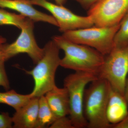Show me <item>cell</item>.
Masks as SVG:
<instances>
[{"mask_svg":"<svg viewBox=\"0 0 128 128\" xmlns=\"http://www.w3.org/2000/svg\"><path fill=\"white\" fill-rule=\"evenodd\" d=\"M52 40L64 53V58L60 59V66L97 76L104 62L103 54L89 46L73 42L62 35L54 36Z\"/></svg>","mask_w":128,"mask_h":128,"instance_id":"6da1fadb","label":"cell"},{"mask_svg":"<svg viewBox=\"0 0 128 128\" xmlns=\"http://www.w3.org/2000/svg\"><path fill=\"white\" fill-rule=\"evenodd\" d=\"M111 88L106 80L98 78L91 82L86 89L83 112L87 121V128H112L106 116Z\"/></svg>","mask_w":128,"mask_h":128,"instance_id":"7a4b0ae2","label":"cell"},{"mask_svg":"<svg viewBox=\"0 0 128 128\" xmlns=\"http://www.w3.org/2000/svg\"><path fill=\"white\" fill-rule=\"evenodd\" d=\"M44 56L34 68L24 71L32 76L34 82L32 91L30 93L32 98H39L56 86V73L60 66L59 48L53 40L48 41L44 48Z\"/></svg>","mask_w":128,"mask_h":128,"instance_id":"3957f363","label":"cell"},{"mask_svg":"<svg viewBox=\"0 0 128 128\" xmlns=\"http://www.w3.org/2000/svg\"><path fill=\"white\" fill-rule=\"evenodd\" d=\"M98 78L93 73L75 72L64 80V87L68 93L70 118L74 128H87V121L83 112V104L86 87Z\"/></svg>","mask_w":128,"mask_h":128,"instance_id":"277c9868","label":"cell"},{"mask_svg":"<svg viewBox=\"0 0 128 128\" xmlns=\"http://www.w3.org/2000/svg\"><path fill=\"white\" fill-rule=\"evenodd\" d=\"M120 25V23L111 26H94L68 31L62 35L73 42L93 48L105 56L114 48V35Z\"/></svg>","mask_w":128,"mask_h":128,"instance_id":"5b68a950","label":"cell"},{"mask_svg":"<svg viewBox=\"0 0 128 128\" xmlns=\"http://www.w3.org/2000/svg\"><path fill=\"white\" fill-rule=\"evenodd\" d=\"M128 73V45L114 47L104 56V62L97 74L106 80L112 89L124 96Z\"/></svg>","mask_w":128,"mask_h":128,"instance_id":"8992f818","label":"cell"},{"mask_svg":"<svg viewBox=\"0 0 128 128\" xmlns=\"http://www.w3.org/2000/svg\"><path fill=\"white\" fill-rule=\"evenodd\" d=\"M34 21L27 18L21 28V32L16 40L4 46L5 59L7 60L22 53L26 54L34 64L44 56V50L38 46L34 38Z\"/></svg>","mask_w":128,"mask_h":128,"instance_id":"52a82bcc","label":"cell"},{"mask_svg":"<svg viewBox=\"0 0 128 128\" xmlns=\"http://www.w3.org/2000/svg\"><path fill=\"white\" fill-rule=\"evenodd\" d=\"M128 12V0H100L89 8L88 16L94 26L108 27L120 23Z\"/></svg>","mask_w":128,"mask_h":128,"instance_id":"ba28073f","label":"cell"},{"mask_svg":"<svg viewBox=\"0 0 128 128\" xmlns=\"http://www.w3.org/2000/svg\"><path fill=\"white\" fill-rule=\"evenodd\" d=\"M33 5L43 8L51 13L56 20L61 32L91 27L94 26L91 18L78 16L64 6L54 4L48 0H30Z\"/></svg>","mask_w":128,"mask_h":128,"instance_id":"9c48e42d","label":"cell"},{"mask_svg":"<svg viewBox=\"0 0 128 128\" xmlns=\"http://www.w3.org/2000/svg\"><path fill=\"white\" fill-rule=\"evenodd\" d=\"M0 8L16 11L34 22H44L58 26L56 20L52 16L35 9L30 0H0Z\"/></svg>","mask_w":128,"mask_h":128,"instance_id":"30bf717a","label":"cell"},{"mask_svg":"<svg viewBox=\"0 0 128 128\" xmlns=\"http://www.w3.org/2000/svg\"><path fill=\"white\" fill-rule=\"evenodd\" d=\"M39 98L33 97L16 110L12 118L13 128H35L38 119Z\"/></svg>","mask_w":128,"mask_h":128,"instance_id":"8fae6325","label":"cell"},{"mask_svg":"<svg viewBox=\"0 0 128 128\" xmlns=\"http://www.w3.org/2000/svg\"><path fill=\"white\" fill-rule=\"evenodd\" d=\"M44 96L56 119L70 114V99L65 88H59L56 86Z\"/></svg>","mask_w":128,"mask_h":128,"instance_id":"7c38bea8","label":"cell"},{"mask_svg":"<svg viewBox=\"0 0 128 128\" xmlns=\"http://www.w3.org/2000/svg\"><path fill=\"white\" fill-rule=\"evenodd\" d=\"M128 108L124 96L112 87L106 110L109 122L113 125L123 120L128 114Z\"/></svg>","mask_w":128,"mask_h":128,"instance_id":"4fadbf2b","label":"cell"},{"mask_svg":"<svg viewBox=\"0 0 128 128\" xmlns=\"http://www.w3.org/2000/svg\"><path fill=\"white\" fill-rule=\"evenodd\" d=\"M56 117L48 103L45 96L39 97L38 119L35 128L50 127L54 122Z\"/></svg>","mask_w":128,"mask_h":128,"instance_id":"5bb4252c","label":"cell"},{"mask_svg":"<svg viewBox=\"0 0 128 128\" xmlns=\"http://www.w3.org/2000/svg\"><path fill=\"white\" fill-rule=\"evenodd\" d=\"M30 94L23 95L18 94L14 90L0 92V104L9 105L15 109H18L25 105L32 98Z\"/></svg>","mask_w":128,"mask_h":128,"instance_id":"9a60e30c","label":"cell"},{"mask_svg":"<svg viewBox=\"0 0 128 128\" xmlns=\"http://www.w3.org/2000/svg\"><path fill=\"white\" fill-rule=\"evenodd\" d=\"M26 18L21 14L9 12L0 8V25H12L20 29Z\"/></svg>","mask_w":128,"mask_h":128,"instance_id":"2e32d148","label":"cell"},{"mask_svg":"<svg viewBox=\"0 0 128 128\" xmlns=\"http://www.w3.org/2000/svg\"><path fill=\"white\" fill-rule=\"evenodd\" d=\"M114 47L121 48L128 45V12L120 22V27L114 35Z\"/></svg>","mask_w":128,"mask_h":128,"instance_id":"e0dca14e","label":"cell"},{"mask_svg":"<svg viewBox=\"0 0 128 128\" xmlns=\"http://www.w3.org/2000/svg\"><path fill=\"white\" fill-rule=\"evenodd\" d=\"M5 62L4 60H0V86L7 91L10 89V85L5 68Z\"/></svg>","mask_w":128,"mask_h":128,"instance_id":"ac0fdd59","label":"cell"},{"mask_svg":"<svg viewBox=\"0 0 128 128\" xmlns=\"http://www.w3.org/2000/svg\"><path fill=\"white\" fill-rule=\"evenodd\" d=\"M49 128H74V127L70 117L65 116L57 118Z\"/></svg>","mask_w":128,"mask_h":128,"instance_id":"d6986e66","label":"cell"},{"mask_svg":"<svg viewBox=\"0 0 128 128\" xmlns=\"http://www.w3.org/2000/svg\"><path fill=\"white\" fill-rule=\"evenodd\" d=\"M13 128L12 118L8 112L0 113V128Z\"/></svg>","mask_w":128,"mask_h":128,"instance_id":"ffe728a7","label":"cell"},{"mask_svg":"<svg viewBox=\"0 0 128 128\" xmlns=\"http://www.w3.org/2000/svg\"><path fill=\"white\" fill-rule=\"evenodd\" d=\"M80 5L84 9L88 10L94 4L100 0H73Z\"/></svg>","mask_w":128,"mask_h":128,"instance_id":"44dd1931","label":"cell"},{"mask_svg":"<svg viewBox=\"0 0 128 128\" xmlns=\"http://www.w3.org/2000/svg\"><path fill=\"white\" fill-rule=\"evenodd\" d=\"M112 128H128V114L126 118L121 122L112 125Z\"/></svg>","mask_w":128,"mask_h":128,"instance_id":"7402d4cb","label":"cell"},{"mask_svg":"<svg viewBox=\"0 0 128 128\" xmlns=\"http://www.w3.org/2000/svg\"><path fill=\"white\" fill-rule=\"evenodd\" d=\"M5 44L0 46V60H4L6 61L5 59V52H4V46Z\"/></svg>","mask_w":128,"mask_h":128,"instance_id":"603a6c76","label":"cell"},{"mask_svg":"<svg viewBox=\"0 0 128 128\" xmlns=\"http://www.w3.org/2000/svg\"><path fill=\"white\" fill-rule=\"evenodd\" d=\"M124 96L125 98L128 106V78L126 80Z\"/></svg>","mask_w":128,"mask_h":128,"instance_id":"cb8c5ba5","label":"cell"},{"mask_svg":"<svg viewBox=\"0 0 128 128\" xmlns=\"http://www.w3.org/2000/svg\"><path fill=\"white\" fill-rule=\"evenodd\" d=\"M57 4L64 6L66 3L67 0H54Z\"/></svg>","mask_w":128,"mask_h":128,"instance_id":"d4e9b609","label":"cell"},{"mask_svg":"<svg viewBox=\"0 0 128 128\" xmlns=\"http://www.w3.org/2000/svg\"><path fill=\"white\" fill-rule=\"evenodd\" d=\"M6 40L5 38L0 36V46L6 44Z\"/></svg>","mask_w":128,"mask_h":128,"instance_id":"484cf974","label":"cell"}]
</instances>
